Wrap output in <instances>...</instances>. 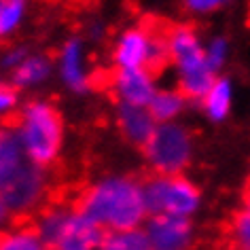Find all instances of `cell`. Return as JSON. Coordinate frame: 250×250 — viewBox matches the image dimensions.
<instances>
[{
  "label": "cell",
  "mask_w": 250,
  "mask_h": 250,
  "mask_svg": "<svg viewBox=\"0 0 250 250\" xmlns=\"http://www.w3.org/2000/svg\"><path fill=\"white\" fill-rule=\"evenodd\" d=\"M77 210L96 221L102 229H138L148 214L145 185L129 176L104 178L81 195Z\"/></svg>",
  "instance_id": "obj_1"
},
{
  "label": "cell",
  "mask_w": 250,
  "mask_h": 250,
  "mask_svg": "<svg viewBox=\"0 0 250 250\" xmlns=\"http://www.w3.org/2000/svg\"><path fill=\"white\" fill-rule=\"evenodd\" d=\"M28 159L36 166H49L58 157L64 140L62 115L45 100H32L21 108L15 125Z\"/></svg>",
  "instance_id": "obj_2"
},
{
  "label": "cell",
  "mask_w": 250,
  "mask_h": 250,
  "mask_svg": "<svg viewBox=\"0 0 250 250\" xmlns=\"http://www.w3.org/2000/svg\"><path fill=\"white\" fill-rule=\"evenodd\" d=\"M172 64L178 72V89L187 100H204L210 87L216 83V70H212L195 30L189 26H174L167 30Z\"/></svg>",
  "instance_id": "obj_3"
},
{
  "label": "cell",
  "mask_w": 250,
  "mask_h": 250,
  "mask_svg": "<svg viewBox=\"0 0 250 250\" xmlns=\"http://www.w3.org/2000/svg\"><path fill=\"white\" fill-rule=\"evenodd\" d=\"M45 187V170L30 159L11 176L0 178V214L2 218H21L30 214L41 204Z\"/></svg>",
  "instance_id": "obj_4"
},
{
  "label": "cell",
  "mask_w": 250,
  "mask_h": 250,
  "mask_svg": "<svg viewBox=\"0 0 250 250\" xmlns=\"http://www.w3.org/2000/svg\"><path fill=\"white\" fill-rule=\"evenodd\" d=\"M148 214H170L189 218L199 208V189L189 178L174 174H155L145 183Z\"/></svg>",
  "instance_id": "obj_5"
},
{
  "label": "cell",
  "mask_w": 250,
  "mask_h": 250,
  "mask_svg": "<svg viewBox=\"0 0 250 250\" xmlns=\"http://www.w3.org/2000/svg\"><path fill=\"white\" fill-rule=\"evenodd\" d=\"M193 142L189 132L178 123H159L145 146V157L155 174L174 176L189 166Z\"/></svg>",
  "instance_id": "obj_6"
},
{
  "label": "cell",
  "mask_w": 250,
  "mask_h": 250,
  "mask_svg": "<svg viewBox=\"0 0 250 250\" xmlns=\"http://www.w3.org/2000/svg\"><path fill=\"white\" fill-rule=\"evenodd\" d=\"M145 231L153 250H189L193 242L191 221L185 216L151 214Z\"/></svg>",
  "instance_id": "obj_7"
},
{
  "label": "cell",
  "mask_w": 250,
  "mask_h": 250,
  "mask_svg": "<svg viewBox=\"0 0 250 250\" xmlns=\"http://www.w3.org/2000/svg\"><path fill=\"white\" fill-rule=\"evenodd\" d=\"M112 87L121 104L148 106L157 93L155 74L146 68H121L112 77Z\"/></svg>",
  "instance_id": "obj_8"
},
{
  "label": "cell",
  "mask_w": 250,
  "mask_h": 250,
  "mask_svg": "<svg viewBox=\"0 0 250 250\" xmlns=\"http://www.w3.org/2000/svg\"><path fill=\"white\" fill-rule=\"evenodd\" d=\"M153 47V30L151 28H129L119 36L115 42V60L117 70L121 68H146L151 60Z\"/></svg>",
  "instance_id": "obj_9"
},
{
  "label": "cell",
  "mask_w": 250,
  "mask_h": 250,
  "mask_svg": "<svg viewBox=\"0 0 250 250\" xmlns=\"http://www.w3.org/2000/svg\"><path fill=\"white\" fill-rule=\"evenodd\" d=\"M106 231L96 221L74 210L53 250H102Z\"/></svg>",
  "instance_id": "obj_10"
},
{
  "label": "cell",
  "mask_w": 250,
  "mask_h": 250,
  "mask_svg": "<svg viewBox=\"0 0 250 250\" xmlns=\"http://www.w3.org/2000/svg\"><path fill=\"white\" fill-rule=\"evenodd\" d=\"M117 121L121 127L123 136L132 145H138L145 148L146 142L151 140V136L157 129V121L151 115L148 106H134V104H121L117 106Z\"/></svg>",
  "instance_id": "obj_11"
},
{
  "label": "cell",
  "mask_w": 250,
  "mask_h": 250,
  "mask_svg": "<svg viewBox=\"0 0 250 250\" xmlns=\"http://www.w3.org/2000/svg\"><path fill=\"white\" fill-rule=\"evenodd\" d=\"M60 77L64 81L68 89L83 93L89 87V77H87L85 68V53H83V42L79 39L66 41L60 53Z\"/></svg>",
  "instance_id": "obj_12"
},
{
  "label": "cell",
  "mask_w": 250,
  "mask_h": 250,
  "mask_svg": "<svg viewBox=\"0 0 250 250\" xmlns=\"http://www.w3.org/2000/svg\"><path fill=\"white\" fill-rule=\"evenodd\" d=\"M72 212H74L72 208L62 206V204H51L39 212V216L34 221V229L47 248H53L58 244L62 231L66 229L68 221H70Z\"/></svg>",
  "instance_id": "obj_13"
},
{
  "label": "cell",
  "mask_w": 250,
  "mask_h": 250,
  "mask_svg": "<svg viewBox=\"0 0 250 250\" xmlns=\"http://www.w3.org/2000/svg\"><path fill=\"white\" fill-rule=\"evenodd\" d=\"M28 161L21 138L15 127H4L0 134V178L11 176Z\"/></svg>",
  "instance_id": "obj_14"
},
{
  "label": "cell",
  "mask_w": 250,
  "mask_h": 250,
  "mask_svg": "<svg viewBox=\"0 0 250 250\" xmlns=\"http://www.w3.org/2000/svg\"><path fill=\"white\" fill-rule=\"evenodd\" d=\"M51 74V62L45 55H28V60L11 70V85L17 89H30L45 83Z\"/></svg>",
  "instance_id": "obj_15"
},
{
  "label": "cell",
  "mask_w": 250,
  "mask_h": 250,
  "mask_svg": "<svg viewBox=\"0 0 250 250\" xmlns=\"http://www.w3.org/2000/svg\"><path fill=\"white\" fill-rule=\"evenodd\" d=\"M185 104L187 96L180 89H157L148 110L157 123H174V119L185 110Z\"/></svg>",
  "instance_id": "obj_16"
},
{
  "label": "cell",
  "mask_w": 250,
  "mask_h": 250,
  "mask_svg": "<svg viewBox=\"0 0 250 250\" xmlns=\"http://www.w3.org/2000/svg\"><path fill=\"white\" fill-rule=\"evenodd\" d=\"M231 98L233 89L227 79H216V83L210 87V91L204 96L202 104L210 121H225L231 110Z\"/></svg>",
  "instance_id": "obj_17"
},
{
  "label": "cell",
  "mask_w": 250,
  "mask_h": 250,
  "mask_svg": "<svg viewBox=\"0 0 250 250\" xmlns=\"http://www.w3.org/2000/svg\"><path fill=\"white\" fill-rule=\"evenodd\" d=\"M102 250H153L145 229L106 231Z\"/></svg>",
  "instance_id": "obj_18"
},
{
  "label": "cell",
  "mask_w": 250,
  "mask_h": 250,
  "mask_svg": "<svg viewBox=\"0 0 250 250\" xmlns=\"http://www.w3.org/2000/svg\"><path fill=\"white\" fill-rule=\"evenodd\" d=\"M45 244L41 242L34 225H21L7 231L0 242V250H42Z\"/></svg>",
  "instance_id": "obj_19"
},
{
  "label": "cell",
  "mask_w": 250,
  "mask_h": 250,
  "mask_svg": "<svg viewBox=\"0 0 250 250\" xmlns=\"http://www.w3.org/2000/svg\"><path fill=\"white\" fill-rule=\"evenodd\" d=\"M26 13V0H0V34L9 36Z\"/></svg>",
  "instance_id": "obj_20"
},
{
  "label": "cell",
  "mask_w": 250,
  "mask_h": 250,
  "mask_svg": "<svg viewBox=\"0 0 250 250\" xmlns=\"http://www.w3.org/2000/svg\"><path fill=\"white\" fill-rule=\"evenodd\" d=\"M231 237L235 250H250V214L246 210L235 214L231 223Z\"/></svg>",
  "instance_id": "obj_21"
},
{
  "label": "cell",
  "mask_w": 250,
  "mask_h": 250,
  "mask_svg": "<svg viewBox=\"0 0 250 250\" xmlns=\"http://www.w3.org/2000/svg\"><path fill=\"white\" fill-rule=\"evenodd\" d=\"M227 53H229V42L223 39V36H216L212 39L208 45H206V58H208V64L212 66V70H221L225 60H227Z\"/></svg>",
  "instance_id": "obj_22"
},
{
  "label": "cell",
  "mask_w": 250,
  "mask_h": 250,
  "mask_svg": "<svg viewBox=\"0 0 250 250\" xmlns=\"http://www.w3.org/2000/svg\"><path fill=\"white\" fill-rule=\"evenodd\" d=\"M17 106H20V89L11 83H4L0 87V112L4 117L15 115Z\"/></svg>",
  "instance_id": "obj_23"
},
{
  "label": "cell",
  "mask_w": 250,
  "mask_h": 250,
  "mask_svg": "<svg viewBox=\"0 0 250 250\" xmlns=\"http://www.w3.org/2000/svg\"><path fill=\"white\" fill-rule=\"evenodd\" d=\"M227 2H231V0H185V7L191 13L206 15V13H212V11L223 9Z\"/></svg>",
  "instance_id": "obj_24"
},
{
  "label": "cell",
  "mask_w": 250,
  "mask_h": 250,
  "mask_svg": "<svg viewBox=\"0 0 250 250\" xmlns=\"http://www.w3.org/2000/svg\"><path fill=\"white\" fill-rule=\"evenodd\" d=\"M28 51L23 47H11V49H7L4 51V55H2V68L4 70H15L20 64H23V62L28 60Z\"/></svg>",
  "instance_id": "obj_25"
},
{
  "label": "cell",
  "mask_w": 250,
  "mask_h": 250,
  "mask_svg": "<svg viewBox=\"0 0 250 250\" xmlns=\"http://www.w3.org/2000/svg\"><path fill=\"white\" fill-rule=\"evenodd\" d=\"M244 210L250 214V183L246 187V193H244Z\"/></svg>",
  "instance_id": "obj_26"
},
{
  "label": "cell",
  "mask_w": 250,
  "mask_h": 250,
  "mask_svg": "<svg viewBox=\"0 0 250 250\" xmlns=\"http://www.w3.org/2000/svg\"><path fill=\"white\" fill-rule=\"evenodd\" d=\"M42 250H53V248H47V246H45V248H42Z\"/></svg>",
  "instance_id": "obj_27"
},
{
  "label": "cell",
  "mask_w": 250,
  "mask_h": 250,
  "mask_svg": "<svg viewBox=\"0 0 250 250\" xmlns=\"http://www.w3.org/2000/svg\"><path fill=\"white\" fill-rule=\"evenodd\" d=\"M233 250H235V248H233Z\"/></svg>",
  "instance_id": "obj_28"
}]
</instances>
